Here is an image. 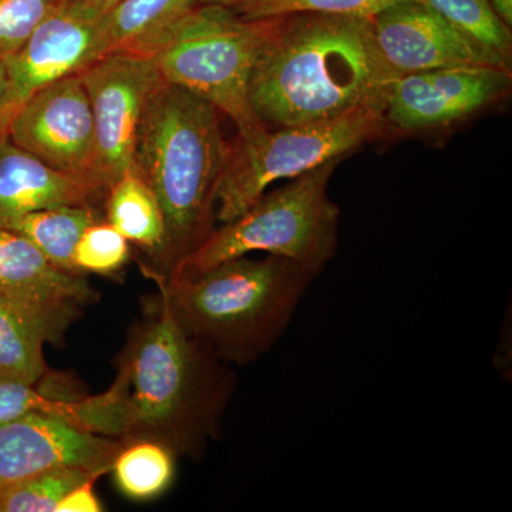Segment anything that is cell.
Returning <instances> with one entry per match:
<instances>
[{
  "instance_id": "cell-1",
  "label": "cell",
  "mask_w": 512,
  "mask_h": 512,
  "mask_svg": "<svg viewBox=\"0 0 512 512\" xmlns=\"http://www.w3.org/2000/svg\"><path fill=\"white\" fill-rule=\"evenodd\" d=\"M119 372L103 393L109 437L148 440L200 463L222 421L237 377L228 363L180 328L158 295L131 329Z\"/></svg>"
},
{
  "instance_id": "cell-2",
  "label": "cell",
  "mask_w": 512,
  "mask_h": 512,
  "mask_svg": "<svg viewBox=\"0 0 512 512\" xmlns=\"http://www.w3.org/2000/svg\"><path fill=\"white\" fill-rule=\"evenodd\" d=\"M252 73L249 97L268 128L383 111L394 80L372 18L299 12L275 16Z\"/></svg>"
},
{
  "instance_id": "cell-3",
  "label": "cell",
  "mask_w": 512,
  "mask_h": 512,
  "mask_svg": "<svg viewBox=\"0 0 512 512\" xmlns=\"http://www.w3.org/2000/svg\"><path fill=\"white\" fill-rule=\"evenodd\" d=\"M228 146L220 111L211 103L175 84L157 87L138 127L133 158L164 215V252L154 279L167 278L214 231Z\"/></svg>"
},
{
  "instance_id": "cell-4",
  "label": "cell",
  "mask_w": 512,
  "mask_h": 512,
  "mask_svg": "<svg viewBox=\"0 0 512 512\" xmlns=\"http://www.w3.org/2000/svg\"><path fill=\"white\" fill-rule=\"evenodd\" d=\"M318 276L284 256L245 255L156 281L188 336L229 366H247L275 348Z\"/></svg>"
},
{
  "instance_id": "cell-5",
  "label": "cell",
  "mask_w": 512,
  "mask_h": 512,
  "mask_svg": "<svg viewBox=\"0 0 512 512\" xmlns=\"http://www.w3.org/2000/svg\"><path fill=\"white\" fill-rule=\"evenodd\" d=\"M340 161L266 191L235 220L214 229L170 275L194 274L254 252L284 256L322 274L338 251L340 211L330 200L329 181Z\"/></svg>"
},
{
  "instance_id": "cell-6",
  "label": "cell",
  "mask_w": 512,
  "mask_h": 512,
  "mask_svg": "<svg viewBox=\"0 0 512 512\" xmlns=\"http://www.w3.org/2000/svg\"><path fill=\"white\" fill-rule=\"evenodd\" d=\"M272 23L201 3L165 30L150 55L165 83L208 101L234 121L238 134H249L266 127L252 109L249 86Z\"/></svg>"
},
{
  "instance_id": "cell-7",
  "label": "cell",
  "mask_w": 512,
  "mask_h": 512,
  "mask_svg": "<svg viewBox=\"0 0 512 512\" xmlns=\"http://www.w3.org/2000/svg\"><path fill=\"white\" fill-rule=\"evenodd\" d=\"M386 131L383 111L357 109L335 119L238 134L217 188V221L235 220L268 188L345 158Z\"/></svg>"
},
{
  "instance_id": "cell-8",
  "label": "cell",
  "mask_w": 512,
  "mask_h": 512,
  "mask_svg": "<svg viewBox=\"0 0 512 512\" xmlns=\"http://www.w3.org/2000/svg\"><path fill=\"white\" fill-rule=\"evenodd\" d=\"M79 74L92 109L97 180L107 194L133 167L144 110L164 80L154 56L137 52L107 53Z\"/></svg>"
},
{
  "instance_id": "cell-9",
  "label": "cell",
  "mask_w": 512,
  "mask_h": 512,
  "mask_svg": "<svg viewBox=\"0 0 512 512\" xmlns=\"http://www.w3.org/2000/svg\"><path fill=\"white\" fill-rule=\"evenodd\" d=\"M8 137L49 167L106 194L97 180L92 109L80 74L37 92L13 117Z\"/></svg>"
},
{
  "instance_id": "cell-10",
  "label": "cell",
  "mask_w": 512,
  "mask_h": 512,
  "mask_svg": "<svg viewBox=\"0 0 512 512\" xmlns=\"http://www.w3.org/2000/svg\"><path fill=\"white\" fill-rule=\"evenodd\" d=\"M103 18L66 6L33 32L6 59L8 80L0 97V138L8 136L13 117L37 92L63 77L79 74L104 56Z\"/></svg>"
},
{
  "instance_id": "cell-11",
  "label": "cell",
  "mask_w": 512,
  "mask_h": 512,
  "mask_svg": "<svg viewBox=\"0 0 512 512\" xmlns=\"http://www.w3.org/2000/svg\"><path fill=\"white\" fill-rule=\"evenodd\" d=\"M511 70L446 67L404 74L394 80L384 124L400 133L448 126L474 116L510 92Z\"/></svg>"
},
{
  "instance_id": "cell-12",
  "label": "cell",
  "mask_w": 512,
  "mask_h": 512,
  "mask_svg": "<svg viewBox=\"0 0 512 512\" xmlns=\"http://www.w3.org/2000/svg\"><path fill=\"white\" fill-rule=\"evenodd\" d=\"M0 298L15 303L42 326L53 345L97 302L86 275L60 271L22 235L0 227Z\"/></svg>"
},
{
  "instance_id": "cell-13",
  "label": "cell",
  "mask_w": 512,
  "mask_h": 512,
  "mask_svg": "<svg viewBox=\"0 0 512 512\" xmlns=\"http://www.w3.org/2000/svg\"><path fill=\"white\" fill-rule=\"evenodd\" d=\"M372 25L384 62L397 77L446 67L511 70V62L471 42L439 13L414 0L382 10Z\"/></svg>"
},
{
  "instance_id": "cell-14",
  "label": "cell",
  "mask_w": 512,
  "mask_h": 512,
  "mask_svg": "<svg viewBox=\"0 0 512 512\" xmlns=\"http://www.w3.org/2000/svg\"><path fill=\"white\" fill-rule=\"evenodd\" d=\"M124 444L59 417H20L0 424V490L63 467L111 471Z\"/></svg>"
},
{
  "instance_id": "cell-15",
  "label": "cell",
  "mask_w": 512,
  "mask_h": 512,
  "mask_svg": "<svg viewBox=\"0 0 512 512\" xmlns=\"http://www.w3.org/2000/svg\"><path fill=\"white\" fill-rule=\"evenodd\" d=\"M106 194L79 178L60 173L0 138V225L30 212L63 205H97Z\"/></svg>"
},
{
  "instance_id": "cell-16",
  "label": "cell",
  "mask_w": 512,
  "mask_h": 512,
  "mask_svg": "<svg viewBox=\"0 0 512 512\" xmlns=\"http://www.w3.org/2000/svg\"><path fill=\"white\" fill-rule=\"evenodd\" d=\"M106 221L131 244L143 249L156 272L165 245V222L157 195L133 167L106 194Z\"/></svg>"
},
{
  "instance_id": "cell-17",
  "label": "cell",
  "mask_w": 512,
  "mask_h": 512,
  "mask_svg": "<svg viewBox=\"0 0 512 512\" xmlns=\"http://www.w3.org/2000/svg\"><path fill=\"white\" fill-rule=\"evenodd\" d=\"M201 0H121L103 16L104 55L137 52L150 55L165 30Z\"/></svg>"
},
{
  "instance_id": "cell-18",
  "label": "cell",
  "mask_w": 512,
  "mask_h": 512,
  "mask_svg": "<svg viewBox=\"0 0 512 512\" xmlns=\"http://www.w3.org/2000/svg\"><path fill=\"white\" fill-rule=\"evenodd\" d=\"M103 220L97 205H63L30 212L0 227L28 239L60 271L86 275L74 264V249L83 232Z\"/></svg>"
},
{
  "instance_id": "cell-19",
  "label": "cell",
  "mask_w": 512,
  "mask_h": 512,
  "mask_svg": "<svg viewBox=\"0 0 512 512\" xmlns=\"http://www.w3.org/2000/svg\"><path fill=\"white\" fill-rule=\"evenodd\" d=\"M47 335L32 316L0 298V375L36 384L47 373Z\"/></svg>"
},
{
  "instance_id": "cell-20",
  "label": "cell",
  "mask_w": 512,
  "mask_h": 512,
  "mask_svg": "<svg viewBox=\"0 0 512 512\" xmlns=\"http://www.w3.org/2000/svg\"><path fill=\"white\" fill-rule=\"evenodd\" d=\"M174 454L154 441L141 440L124 444L111 471L121 493L144 501L164 493L175 474Z\"/></svg>"
},
{
  "instance_id": "cell-21",
  "label": "cell",
  "mask_w": 512,
  "mask_h": 512,
  "mask_svg": "<svg viewBox=\"0 0 512 512\" xmlns=\"http://www.w3.org/2000/svg\"><path fill=\"white\" fill-rule=\"evenodd\" d=\"M443 16L467 39L511 62L510 26L491 8L488 0H414Z\"/></svg>"
},
{
  "instance_id": "cell-22",
  "label": "cell",
  "mask_w": 512,
  "mask_h": 512,
  "mask_svg": "<svg viewBox=\"0 0 512 512\" xmlns=\"http://www.w3.org/2000/svg\"><path fill=\"white\" fill-rule=\"evenodd\" d=\"M103 474L83 467L45 471L0 490V512H56L60 500L92 478Z\"/></svg>"
},
{
  "instance_id": "cell-23",
  "label": "cell",
  "mask_w": 512,
  "mask_h": 512,
  "mask_svg": "<svg viewBox=\"0 0 512 512\" xmlns=\"http://www.w3.org/2000/svg\"><path fill=\"white\" fill-rule=\"evenodd\" d=\"M40 414L59 417L74 426L87 429V397L80 400L53 399L39 393L35 384L0 375V424L20 417Z\"/></svg>"
},
{
  "instance_id": "cell-24",
  "label": "cell",
  "mask_w": 512,
  "mask_h": 512,
  "mask_svg": "<svg viewBox=\"0 0 512 512\" xmlns=\"http://www.w3.org/2000/svg\"><path fill=\"white\" fill-rule=\"evenodd\" d=\"M128 258L130 242L106 220L90 225L74 249V264L82 274H116Z\"/></svg>"
},
{
  "instance_id": "cell-25",
  "label": "cell",
  "mask_w": 512,
  "mask_h": 512,
  "mask_svg": "<svg viewBox=\"0 0 512 512\" xmlns=\"http://www.w3.org/2000/svg\"><path fill=\"white\" fill-rule=\"evenodd\" d=\"M64 0H0V59H8Z\"/></svg>"
},
{
  "instance_id": "cell-26",
  "label": "cell",
  "mask_w": 512,
  "mask_h": 512,
  "mask_svg": "<svg viewBox=\"0 0 512 512\" xmlns=\"http://www.w3.org/2000/svg\"><path fill=\"white\" fill-rule=\"evenodd\" d=\"M407 0H271L235 10L244 19H266L289 13L316 12L373 18L382 10Z\"/></svg>"
},
{
  "instance_id": "cell-27",
  "label": "cell",
  "mask_w": 512,
  "mask_h": 512,
  "mask_svg": "<svg viewBox=\"0 0 512 512\" xmlns=\"http://www.w3.org/2000/svg\"><path fill=\"white\" fill-rule=\"evenodd\" d=\"M97 478L77 485L70 493L64 495L57 505L56 512H100L103 511L100 501L94 494V483Z\"/></svg>"
},
{
  "instance_id": "cell-28",
  "label": "cell",
  "mask_w": 512,
  "mask_h": 512,
  "mask_svg": "<svg viewBox=\"0 0 512 512\" xmlns=\"http://www.w3.org/2000/svg\"><path fill=\"white\" fill-rule=\"evenodd\" d=\"M120 2L121 0H64V5L103 18L111 9L116 8Z\"/></svg>"
},
{
  "instance_id": "cell-29",
  "label": "cell",
  "mask_w": 512,
  "mask_h": 512,
  "mask_svg": "<svg viewBox=\"0 0 512 512\" xmlns=\"http://www.w3.org/2000/svg\"><path fill=\"white\" fill-rule=\"evenodd\" d=\"M271 2V0H201L200 5H221L232 10L247 8V6L259 5V3Z\"/></svg>"
},
{
  "instance_id": "cell-30",
  "label": "cell",
  "mask_w": 512,
  "mask_h": 512,
  "mask_svg": "<svg viewBox=\"0 0 512 512\" xmlns=\"http://www.w3.org/2000/svg\"><path fill=\"white\" fill-rule=\"evenodd\" d=\"M494 12L500 16L505 25L512 26V0H488Z\"/></svg>"
},
{
  "instance_id": "cell-31",
  "label": "cell",
  "mask_w": 512,
  "mask_h": 512,
  "mask_svg": "<svg viewBox=\"0 0 512 512\" xmlns=\"http://www.w3.org/2000/svg\"><path fill=\"white\" fill-rule=\"evenodd\" d=\"M6 80H8V67H6V59H0V97L5 92Z\"/></svg>"
}]
</instances>
